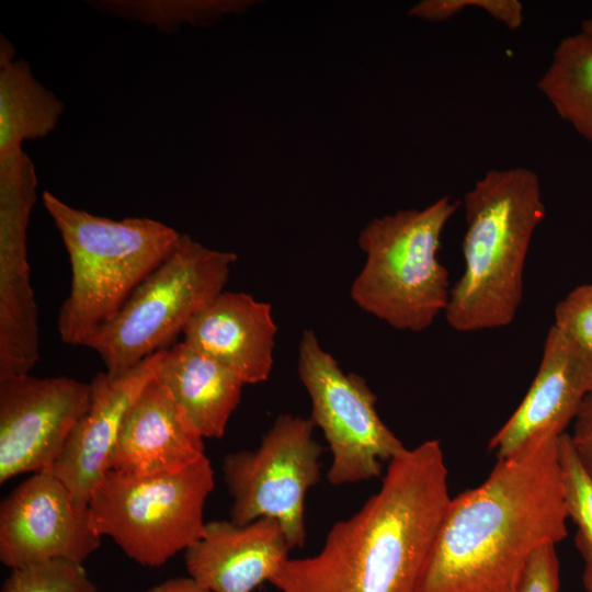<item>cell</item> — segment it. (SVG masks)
<instances>
[{
	"label": "cell",
	"instance_id": "obj_17",
	"mask_svg": "<svg viewBox=\"0 0 592 592\" xmlns=\"http://www.w3.org/2000/svg\"><path fill=\"white\" fill-rule=\"evenodd\" d=\"M277 327L267 303L224 291L183 330V342L236 374L246 385L265 382L273 367Z\"/></svg>",
	"mask_w": 592,
	"mask_h": 592
},
{
	"label": "cell",
	"instance_id": "obj_19",
	"mask_svg": "<svg viewBox=\"0 0 592 592\" xmlns=\"http://www.w3.org/2000/svg\"><path fill=\"white\" fill-rule=\"evenodd\" d=\"M65 110L57 95L34 77L31 66L15 57L10 41L0 39V155L22 148L24 140L52 133Z\"/></svg>",
	"mask_w": 592,
	"mask_h": 592
},
{
	"label": "cell",
	"instance_id": "obj_22",
	"mask_svg": "<svg viewBox=\"0 0 592 592\" xmlns=\"http://www.w3.org/2000/svg\"><path fill=\"white\" fill-rule=\"evenodd\" d=\"M558 446L566 510L577 528L574 543L583 559L582 583L587 592H592V477L568 433L559 437Z\"/></svg>",
	"mask_w": 592,
	"mask_h": 592
},
{
	"label": "cell",
	"instance_id": "obj_28",
	"mask_svg": "<svg viewBox=\"0 0 592 592\" xmlns=\"http://www.w3.org/2000/svg\"><path fill=\"white\" fill-rule=\"evenodd\" d=\"M581 31L592 35V16L582 21Z\"/></svg>",
	"mask_w": 592,
	"mask_h": 592
},
{
	"label": "cell",
	"instance_id": "obj_1",
	"mask_svg": "<svg viewBox=\"0 0 592 592\" xmlns=\"http://www.w3.org/2000/svg\"><path fill=\"white\" fill-rule=\"evenodd\" d=\"M451 499L440 442L407 448L319 553L287 558L270 582L281 592H419Z\"/></svg>",
	"mask_w": 592,
	"mask_h": 592
},
{
	"label": "cell",
	"instance_id": "obj_24",
	"mask_svg": "<svg viewBox=\"0 0 592 592\" xmlns=\"http://www.w3.org/2000/svg\"><path fill=\"white\" fill-rule=\"evenodd\" d=\"M554 325L592 352V284L573 288L555 308Z\"/></svg>",
	"mask_w": 592,
	"mask_h": 592
},
{
	"label": "cell",
	"instance_id": "obj_8",
	"mask_svg": "<svg viewBox=\"0 0 592 592\" xmlns=\"http://www.w3.org/2000/svg\"><path fill=\"white\" fill-rule=\"evenodd\" d=\"M298 375L310 398L309 419L322 431L332 454L327 474L331 485L379 477L382 462L407 449L378 415L376 396L366 380L344 373L312 330H305L300 339Z\"/></svg>",
	"mask_w": 592,
	"mask_h": 592
},
{
	"label": "cell",
	"instance_id": "obj_7",
	"mask_svg": "<svg viewBox=\"0 0 592 592\" xmlns=\"http://www.w3.org/2000/svg\"><path fill=\"white\" fill-rule=\"evenodd\" d=\"M214 487L207 456L175 474L107 470L90 497V525L135 562L159 567L203 536L204 505Z\"/></svg>",
	"mask_w": 592,
	"mask_h": 592
},
{
	"label": "cell",
	"instance_id": "obj_2",
	"mask_svg": "<svg viewBox=\"0 0 592 592\" xmlns=\"http://www.w3.org/2000/svg\"><path fill=\"white\" fill-rule=\"evenodd\" d=\"M559 437L498 459L451 499L419 592H515L534 551L566 538Z\"/></svg>",
	"mask_w": 592,
	"mask_h": 592
},
{
	"label": "cell",
	"instance_id": "obj_14",
	"mask_svg": "<svg viewBox=\"0 0 592 592\" xmlns=\"http://www.w3.org/2000/svg\"><path fill=\"white\" fill-rule=\"evenodd\" d=\"M161 353L162 350L156 352L121 376L111 377L104 372L91 380L89 409L49 469L68 488L79 506L88 508L92 491L107 473L124 420L156 377Z\"/></svg>",
	"mask_w": 592,
	"mask_h": 592
},
{
	"label": "cell",
	"instance_id": "obj_26",
	"mask_svg": "<svg viewBox=\"0 0 592 592\" xmlns=\"http://www.w3.org/2000/svg\"><path fill=\"white\" fill-rule=\"evenodd\" d=\"M569 435L582 466L592 477V391L583 400Z\"/></svg>",
	"mask_w": 592,
	"mask_h": 592
},
{
	"label": "cell",
	"instance_id": "obj_12",
	"mask_svg": "<svg viewBox=\"0 0 592 592\" xmlns=\"http://www.w3.org/2000/svg\"><path fill=\"white\" fill-rule=\"evenodd\" d=\"M101 544L88 508L49 470L32 474L0 504V561L12 569L52 559L83 563Z\"/></svg>",
	"mask_w": 592,
	"mask_h": 592
},
{
	"label": "cell",
	"instance_id": "obj_21",
	"mask_svg": "<svg viewBox=\"0 0 592 592\" xmlns=\"http://www.w3.org/2000/svg\"><path fill=\"white\" fill-rule=\"evenodd\" d=\"M243 1L136 0L93 1L92 7L109 14L153 25L171 33L183 24H201L226 12L239 11Z\"/></svg>",
	"mask_w": 592,
	"mask_h": 592
},
{
	"label": "cell",
	"instance_id": "obj_4",
	"mask_svg": "<svg viewBox=\"0 0 592 592\" xmlns=\"http://www.w3.org/2000/svg\"><path fill=\"white\" fill-rule=\"evenodd\" d=\"M42 201L71 265L70 293L60 307L57 331L64 343L82 345L166 261L182 234L148 217L98 216L48 191L42 193Z\"/></svg>",
	"mask_w": 592,
	"mask_h": 592
},
{
	"label": "cell",
	"instance_id": "obj_18",
	"mask_svg": "<svg viewBox=\"0 0 592 592\" xmlns=\"http://www.w3.org/2000/svg\"><path fill=\"white\" fill-rule=\"evenodd\" d=\"M156 378L170 390L204 439L225 434L246 385L230 369L183 341L162 350Z\"/></svg>",
	"mask_w": 592,
	"mask_h": 592
},
{
	"label": "cell",
	"instance_id": "obj_25",
	"mask_svg": "<svg viewBox=\"0 0 592 592\" xmlns=\"http://www.w3.org/2000/svg\"><path fill=\"white\" fill-rule=\"evenodd\" d=\"M559 585L556 545L547 544L536 549L530 557L515 592H559Z\"/></svg>",
	"mask_w": 592,
	"mask_h": 592
},
{
	"label": "cell",
	"instance_id": "obj_9",
	"mask_svg": "<svg viewBox=\"0 0 592 592\" xmlns=\"http://www.w3.org/2000/svg\"><path fill=\"white\" fill-rule=\"evenodd\" d=\"M315 428L310 419L282 414L255 451L224 457L232 523L247 525L270 517L278 522L292 549L305 545V500L320 479L323 453L312 435Z\"/></svg>",
	"mask_w": 592,
	"mask_h": 592
},
{
	"label": "cell",
	"instance_id": "obj_3",
	"mask_svg": "<svg viewBox=\"0 0 592 592\" xmlns=\"http://www.w3.org/2000/svg\"><path fill=\"white\" fill-rule=\"evenodd\" d=\"M463 207L464 270L446 321L458 332L506 327L521 306L528 249L546 217L539 178L524 167L490 169L464 194Z\"/></svg>",
	"mask_w": 592,
	"mask_h": 592
},
{
	"label": "cell",
	"instance_id": "obj_20",
	"mask_svg": "<svg viewBox=\"0 0 592 592\" xmlns=\"http://www.w3.org/2000/svg\"><path fill=\"white\" fill-rule=\"evenodd\" d=\"M537 88L557 115L592 144V35L580 30L560 39Z\"/></svg>",
	"mask_w": 592,
	"mask_h": 592
},
{
	"label": "cell",
	"instance_id": "obj_10",
	"mask_svg": "<svg viewBox=\"0 0 592 592\" xmlns=\"http://www.w3.org/2000/svg\"><path fill=\"white\" fill-rule=\"evenodd\" d=\"M36 189L35 167L23 148L0 155V379L30 374L39 360L26 247Z\"/></svg>",
	"mask_w": 592,
	"mask_h": 592
},
{
	"label": "cell",
	"instance_id": "obj_15",
	"mask_svg": "<svg viewBox=\"0 0 592 592\" xmlns=\"http://www.w3.org/2000/svg\"><path fill=\"white\" fill-rule=\"evenodd\" d=\"M204 437L156 377L129 409L109 470L133 476L175 474L205 455Z\"/></svg>",
	"mask_w": 592,
	"mask_h": 592
},
{
	"label": "cell",
	"instance_id": "obj_11",
	"mask_svg": "<svg viewBox=\"0 0 592 592\" xmlns=\"http://www.w3.org/2000/svg\"><path fill=\"white\" fill-rule=\"evenodd\" d=\"M90 399V383L68 376L0 379V483L49 470Z\"/></svg>",
	"mask_w": 592,
	"mask_h": 592
},
{
	"label": "cell",
	"instance_id": "obj_27",
	"mask_svg": "<svg viewBox=\"0 0 592 592\" xmlns=\"http://www.w3.org/2000/svg\"><path fill=\"white\" fill-rule=\"evenodd\" d=\"M147 592H212L190 576L170 578L151 587Z\"/></svg>",
	"mask_w": 592,
	"mask_h": 592
},
{
	"label": "cell",
	"instance_id": "obj_6",
	"mask_svg": "<svg viewBox=\"0 0 592 592\" xmlns=\"http://www.w3.org/2000/svg\"><path fill=\"white\" fill-rule=\"evenodd\" d=\"M236 261L234 252L209 249L182 234L174 251L82 346L100 355L109 376L129 372L166 349L224 292Z\"/></svg>",
	"mask_w": 592,
	"mask_h": 592
},
{
	"label": "cell",
	"instance_id": "obj_23",
	"mask_svg": "<svg viewBox=\"0 0 592 592\" xmlns=\"http://www.w3.org/2000/svg\"><path fill=\"white\" fill-rule=\"evenodd\" d=\"M1 592H99L83 563L52 559L11 570Z\"/></svg>",
	"mask_w": 592,
	"mask_h": 592
},
{
	"label": "cell",
	"instance_id": "obj_13",
	"mask_svg": "<svg viewBox=\"0 0 592 592\" xmlns=\"http://www.w3.org/2000/svg\"><path fill=\"white\" fill-rule=\"evenodd\" d=\"M591 391L592 352L551 326L531 387L489 449L503 459L543 436H561Z\"/></svg>",
	"mask_w": 592,
	"mask_h": 592
},
{
	"label": "cell",
	"instance_id": "obj_16",
	"mask_svg": "<svg viewBox=\"0 0 592 592\" xmlns=\"http://www.w3.org/2000/svg\"><path fill=\"white\" fill-rule=\"evenodd\" d=\"M277 521H210L185 551L187 573L212 592H252L272 579L291 550Z\"/></svg>",
	"mask_w": 592,
	"mask_h": 592
},
{
	"label": "cell",
	"instance_id": "obj_5",
	"mask_svg": "<svg viewBox=\"0 0 592 592\" xmlns=\"http://www.w3.org/2000/svg\"><path fill=\"white\" fill-rule=\"evenodd\" d=\"M459 204L442 196L424 208L371 220L358 237L365 262L351 286L353 301L397 330L430 328L449 300V274L439 251Z\"/></svg>",
	"mask_w": 592,
	"mask_h": 592
}]
</instances>
